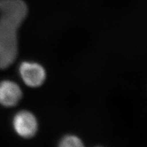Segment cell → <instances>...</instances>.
I'll use <instances>...</instances> for the list:
<instances>
[{"label":"cell","instance_id":"cell-1","mask_svg":"<svg viewBox=\"0 0 147 147\" xmlns=\"http://www.w3.org/2000/svg\"><path fill=\"white\" fill-rule=\"evenodd\" d=\"M28 9L21 0L0 1V69L15 61L18 55V30L27 16Z\"/></svg>","mask_w":147,"mask_h":147},{"label":"cell","instance_id":"cell-2","mask_svg":"<svg viewBox=\"0 0 147 147\" xmlns=\"http://www.w3.org/2000/svg\"><path fill=\"white\" fill-rule=\"evenodd\" d=\"M14 131L21 137L30 139L34 137L38 130V122L34 115L28 110L18 112L13 118Z\"/></svg>","mask_w":147,"mask_h":147},{"label":"cell","instance_id":"cell-3","mask_svg":"<svg viewBox=\"0 0 147 147\" xmlns=\"http://www.w3.org/2000/svg\"><path fill=\"white\" fill-rule=\"evenodd\" d=\"M22 80L31 88H37L42 85L46 79V72L40 64L33 61L22 62L18 67Z\"/></svg>","mask_w":147,"mask_h":147},{"label":"cell","instance_id":"cell-4","mask_svg":"<svg viewBox=\"0 0 147 147\" xmlns=\"http://www.w3.org/2000/svg\"><path fill=\"white\" fill-rule=\"evenodd\" d=\"M22 98V91L17 83L9 80L0 82V104L3 106H16Z\"/></svg>","mask_w":147,"mask_h":147},{"label":"cell","instance_id":"cell-5","mask_svg":"<svg viewBox=\"0 0 147 147\" xmlns=\"http://www.w3.org/2000/svg\"><path fill=\"white\" fill-rule=\"evenodd\" d=\"M58 147H85L80 138L73 134L64 136L59 141Z\"/></svg>","mask_w":147,"mask_h":147},{"label":"cell","instance_id":"cell-6","mask_svg":"<svg viewBox=\"0 0 147 147\" xmlns=\"http://www.w3.org/2000/svg\"><path fill=\"white\" fill-rule=\"evenodd\" d=\"M97 147H102V146H97Z\"/></svg>","mask_w":147,"mask_h":147}]
</instances>
